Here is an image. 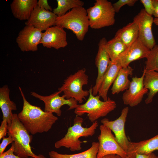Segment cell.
I'll return each instance as SVG.
<instances>
[{
  "label": "cell",
  "mask_w": 158,
  "mask_h": 158,
  "mask_svg": "<svg viewBox=\"0 0 158 158\" xmlns=\"http://www.w3.org/2000/svg\"><path fill=\"white\" fill-rule=\"evenodd\" d=\"M19 89L23 101L22 110L18 114L20 121L32 135L49 131L58 118L53 113L46 112L40 107L31 104L19 86Z\"/></svg>",
  "instance_id": "1"
},
{
  "label": "cell",
  "mask_w": 158,
  "mask_h": 158,
  "mask_svg": "<svg viewBox=\"0 0 158 158\" xmlns=\"http://www.w3.org/2000/svg\"><path fill=\"white\" fill-rule=\"evenodd\" d=\"M8 134L14 140V154L22 158H46L43 155H37L32 151L30 143L32 136L19 119L18 114H14L11 124L8 125Z\"/></svg>",
  "instance_id": "2"
},
{
  "label": "cell",
  "mask_w": 158,
  "mask_h": 158,
  "mask_svg": "<svg viewBox=\"0 0 158 158\" xmlns=\"http://www.w3.org/2000/svg\"><path fill=\"white\" fill-rule=\"evenodd\" d=\"M83 121L82 117L76 115L73 120V126L68 128L63 138L55 143V147L58 149L64 147L73 152L80 150L81 144L84 142L80 141V138L92 136L98 126L96 121L89 127L85 128L82 125Z\"/></svg>",
  "instance_id": "3"
},
{
  "label": "cell",
  "mask_w": 158,
  "mask_h": 158,
  "mask_svg": "<svg viewBox=\"0 0 158 158\" xmlns=\"http://www.w3.org/2000/svg\"><path fill=\"white\" fill-rule=\"evenodd\" d=\"M55 25L71 30L78 40L82 41L90 27L87 9L83 7L72 9L65 14L57 17Z\"/></svg>",
  "instance_id": "4"
},
{
  "label": "cell",
  "mask_w": 158,
  "mask_h": 158,
  "mask_svg": "<svg viewBox=\"0 0 158 158\" xmlns=\"http://www.w3.org/2000/svg\"><path fill=\"white\" fill-rule=\"evenodd\" d=\"M89 90L90 94L86 102L78 105L74 112L79 116L87 114L89 120L94 122L114 110L116 107V104L115 101L109 97L107 100L102 101L99 95H93L92 88L91 87Z\"/></svg>",
  "instance_id": "5"
},
{
  "label": "cell",
  "mask_w": 158,
  "mask_h": 158,
  "mask_svg": "<svg viewBox=\"0 0 158 158\" xmlns=\"http://www.w3.org/2000/svg\"><path fill=\"white\" fill-rule=\"evenodd\" d=\"M90 27L99 29L114 25L116 12L113 4L107 0H96L94 5L87 9Z\"/></svg>",
  "instance_id": "6"
},
{
  "label": "cell",
  "mask_w": 158,
  "mask_h": 158,
  "mask_svg": "<svg viewBox=\"0 0 158 158\" xmlns=\"http://www.w3.org/2000/svg\"><path fill=\"white\" fill-rule=\"evenodd\" d=\"M86 71V69L83 68L70 75L58 88L59 91L63 93L66 99L73 98L79 103H82L89 96V90L83 88V86L87 85L88 82V76Z\"/></svg>",
  "instance_id": "7"
},
{
  "label": "cell",
  "mask_w": 158,
  "mask_h": 158,
  "mask_svg": "<svg viewBox=\"0 0 158 158\" xmlns=\"http://www.w3.org/2000/svg\"><path fill=\"white\" fill-rule=\"evenodd\" d=\"M100 134L98 137L99 147L97 158H102L107 155L116 154L121 158H127L126 152L116 141L109 128L102 124L99 126Z\"/></svg>",
  "instance_id": "8"
},
{
  "label": "cell",
  "mask_w": 158,
  "mask_h": 158,
  "mask_svg": "<svg viewBox=\"0 0 158 158\" xmlns=\"http://www.w3.org/2000/svg\"><path fill=\"white\" fill-rule=\"evenodd\" d=\"M61 92L58 91L49 95L44 96L35 92H31V95L42 101L44 104V111L49 113H55L58 116H61V107L65 105L69 107L68 110L75 109L78 106L77 102L74 99H66L63 95L61 96L59 94Z\"/></svg>",
  "instance_id": "9"
},
{
  "label": "cell",
  "mask_w": 158,
  "mask_h": 158,
  "mask_svg": "<svg viewBox=\"0 0 158 158\" xmlns=\"http://www.w3.org/2000/svg\"><path fill=\"white\" fill-rule=\"evenodd\" d=\"M154 19L152 16L148 14L144 9L142 8L134 17L133 20L138 26L139 38L150 50L156 44L152 30Z\"/></svg>",
  "instance_id": "10"
},
{
  "label": "cell",
  "mask_w": 158,
  "mask_h": 158,
  "mask_svg": "<svg viewBox=\"0 0 158 158\" xmlns=\"http://www.w3.org/2000/svg\"><path fill=\"white\" fill-rule=\"evenodd\" d=\"M33 26L25 25L19 32L16 42L23 52L36 51L40 44L43 32Z\"/></svg>",
  "instance_id": "11"
},
{
  "label": "cell",
  "mask_w": 158,
  "mask_h": 158,
  "mask_svg": "<svg viewBox=\"0 0 158 158\" xmlns=\"http://www.w3.org/2000/svg\"><path fill=\"white\" fill-rule=\"evenodd\" d=\"M128 111V107H126L122 109L120 116L116 120L109 121L107 118H104L101 121L102 124L109 128L114 133L116 141L126 152L130 142L126 137L125 130Z\"/></svg>",
  "instance_id": "12"
},
{
  "label": "cell",
  "mask_w": 158,
  "mask_h": 158,
  "mask_svg": "<svg viewBox=\"0 0 158 158\" xmlns=\"http://www.w3.org/2000/svg\"><path fill=\"white\" fill-rule=\"evenodd\" d=\"M107 41L102 37L98 43V51L95 59V64L97 68L98 74L95 83L92 88V93L96 96L101 84L104 75L111 61L107 48Z\"/></svg>",
  "instance_id": "13"
},
{
  "label": "cell",
  "mask_w": 158,
  "mask_h": 158,
  "mask_svg": "<svg viewBox=\"0 0 158 158\" xmlns=\"http://www.w3.org/2000/svg\"><path fill=\"white\" fill-rule=\"evenodd\" d=\"M145 72L144 69L142 76L132 78L128 88L123 94L122 99L124 104L131 107L136 106L142 101L144 95L148 93V90L143 84Z\"/></svg>",
  "instance_id": "14"
},
{
  "label": "cell",
  "mask_w": 158,
  "mask_h": 158,
  "mask_svg": "<svg viewBox=\"0 0 158 158\" xmlns=\"http://www.w3.org/2000/svg\"><path fill=\"white\" fill-rule=\"evenodd\" d=\"M66 36V33L64 28L55 25L43 33L40 44L44 47L58 50L68 45Z\"/></svg>",
  "instance_id": "15"
},
{
  "label": "cell",
  "mask_w": 158,
  "mask_h": 158,
  "mask_svg": "<svg viewBox=\"0 0 158 158\" xmlns=\"http://www.w3.org/2000/svg\"><path fill=\"white\" fill-rule=\"evenodd\" d=\"M57 16L52 11H48L37 6L32 12L25 25L33 26L42 31L55 25Z\"/></svg>",
  "instance_id": "16"
},
{
  "label": "cell",
  "mask_w": 158,
  "mask_h": 158,
  "mask_svg": "<svg viewBox=\"0 0 158 158\" xmlns=\"http://www.w3.org/2000/svg\"><path fill=\"white\" fill-rule=\"evenodd\" d=\"M150 51V49L138 38L119 56L118 59L122 66L126 67L133 61L146 58Z\"/></svg>",
  "instance_id": "17"
},
{
  "label": "cell",
  "mask_w": 158,
  "mask_h": 158,
  "mask_svg": "<svg viewBox=\"0 0 158 158\" xmlns=\"http://www.w3.org/2000/svg\"><path fill=\"white\" fill-rule=\"evenodd\" d=\"M158 150V134L138 142H130L126 152L127 158H135L137 154H148Z\"/></svg>",
  "instance_id": "18"
},
{
  "label": "cell",
  "mask_w": 158,
  "mask_h": 158,
  "mask_svg": "<svg viewBox=\"0 0 158 158\" xmlns=\"http://www.w3.org/2000/svg\"><path fill=\"white\" fill-rule=\"evenodd\" d=\"M122 67L118 58L111 61L104 75L98 92V95L104 101L107 99L109 90L113 84L119 71Z\"/></svg>",
  "instance_id": "19"
},
{
  "label": "cell",
  "mask_w": 158,
  "mask_h": 158,
  "mask_svg": "<svg viewBox=\"0 0 158 158\" xmlns=\"http://www.w3.org/2000/svg\"><path fill=\"white\" fill-rule=\"evenodd\" d=\"M37 0H13L10 4L13 16L20 20H28L37 6Z\"/></svg>",
  "instance_id": "20"
},
{
  "label": "cell",
  "mask_w": 158,
  "mask_h": 158,
  "mask_svg": "<svg viewBox=\"0 0 158 158\" xmlns=\"http://www.w3.org/2000/svg\"><path fill=\"white\" fill-rule=\"evenodd\" d=\"M10 91L7 85L0 88V108L3 114V120H6L8 125L11 123L13 114L12 111L17 109L16 104L10 98Z\"/></svg>",
  "instance_id": "21"
},
{
  "label": "cell",
  "mask_w": 158,
  "mask_h": 158,
  "mask_svg": "<svg viewBox=\"0 0 158 158\" xmlns=\"http://www.w3.org/2000/svg\"><path fill=\"white\" fill-rule=\"evenodd\" d=\"M133 71L129 66L120 69L111 88L112 94H118L128 88L131 81L128 77L133 75Z\"/></svg>",
  "instance_id": "22"
},
{
  "label": "cell",
  "mask_w": 158,
  "mask_h": 158,
  "mask_svg": "<svg viewBox=\"0 0 158 158\" xmlns=\"http://www.w3.org/2000/svg\"><path fill=\"white\" fill-rule=\"evenodd\" d=\"M115 36L120 39L128 47L139 38V30L137 24L133 21L129 23L119 29Z\"/></svg>",
  "instance_id": "23"
},
{
  "label": "cell",
  "mask_w": 158,
  "mask_h": 158,
  "mask_svg": "<svg viewBox=\"0 0 158 158\" xmlns=\"http://www.w3.org/2000/svg\"><path fill=\"white\" fill-rule=\"evenodd\" d=\"M145 69L143 84L149 90L145 102L148 104L152 102L154 97L158 92V72Z\"/></svg>",
  "instance_id": "24"
},
{
  "label": "cell",
  "mask_w": 158,
  "mask_h": 158,
  "mask_svg": "<svg viewBox=\"0 0 158 158\" xmlns=\"http://www.w3.org/2000/svg\"><path fill=\"white\" fill-rule=\"evenodd\" d=\"M99 147V142H93L89 149L79 153L63 154L51 151L49 152V155L50 158H97Z\"/></svg>",
  "instance_id": "25"
},
{
  "label": "cell",
  "mask_w": 158,
  "mask_h": 158,
  "mask_svg": "<svg viewBox=\"0 0 158 158\" xmlns=\"http://www.w3.org/2000/svg\"><path fill=\"white\" fill-rule=\"evenodd\" d=\"M106 46L111 61L117 59L128 47L120 39L115 36L107 42Z\"/></svg>",
  "instance_id": "26"
},
{
  "label": "cell",
  "mask_w": 158,
  "mask_h": 158,
  "mask_svg": "<svg viewBox=\"0 0 158 158\" xmlns=\"http://www.w3.org/2000/svg\"><path fill=\"white\" fill-rule=\"evenodd\" d=\"M57 6L52 12L57 17L61 16L72 9L77 7H83L84 2L80 0H57Z\"/></svg>",
  "instance_id": "27"
},
{
  "label": "cell",
  "mask_w": 158,
  "mask_h": 158,
  "mask_svg": "<svg viewBox=\"0 0 158 158\" xmlns=\"http://www.w3.org/2000/svg\"><path fill=\"white\" fill-rule=\"evenodd\" d=\"M145 69L158 72V45L156 44L151 49L146 58Z\"/></svg>",
  "instance_id": "28"
},
{
  "label": "cell",
  "mask_w": 158,
  "mask_h": 158,
  "mask_svg": "<svg viewBox=\"0 0 158 158\" xmlns=\"http://www.w3.org/2000/svg\"><path fill=\"white\" fill-rule=\"evenodd\" d=\"M137 1V0H119L113 4V6L116 13H118L124 6L127 5L129 6H133Z\"/></svg>",
  "instance_id": "29"
},
{
  "label": "cell",
  "mask_w": 158,
  "mask_h": 158,
  "mask_svg": "<svg viewBox=\"0 0 158 158\" xmlns=\"http://www.w3.org/2000/svg\"><path fill=\"white\" fill-rule=\"evenodd\" d=\"M140 1L143 5L146 12L149 15L152 16L154 10L153 0H140Z\"/></svg>",
  "instance_id": "30"
},
{
  "label": "cell",
  "mask_w": 158,
  "mask_h": 158,
  "mask_svg": "<svg viewBox=\"0 0 158 158\" xmlns=\"http://www.w3.org/2000/svg\"><path fill=\"white\" fill-rule=\"evenodd\" d=\"M14 143H12L11 147L7 151L0 154V158H22L16 155L14 153Z\"/></svg>",
  "instance_id": "31"
},
{
  "label": "cell",
  "mask_w": 158,
  "mask_h": 158,
  "mask_svg": "<svg viewBox=\"0 0 158 158\" xmlns=\"http://www.w3.org/2000/svg\"><path fill=\"white\" fill-rule=\"evenodd\" d=\"M13 142V139L10 136H8L7 138H3L2 141L0 144V154L4 152V151L8 145Z\"/></svg>",
  "instance_id": "32"
},
{
  "label": "cell",
  "mask_w": 158,
  "mask_h": 158,
  "mask_svg": "<svg viewBox=\"0 0 158 158\" xmlns=\"http://www.w3.org/2000/svg\"><path fill=\"white\" fill-rule=\"evenodd\" d=\"M8 123L5 119H3L1 122L0 126V140L4 137L8 133Z\"/></svg>",
  "instance_id": "33"
},
{
  "label": "cell",
  "mask_w": 158,
  "mask_h": 158,
  "mask_svg": "<svg viewBox=\"0 0 158 158\" xmlns=\"http://www.w3.org/2000/svg\"><path fill=\"white\" fill-rule=\"evenodd\" d=\"M37 6L46 10L53 11L51 7L49 5L47 0H39L37 1Z\"/></svg>",
  "instance_id": "34"
},
{
  "label": "cell",
  "mask_w": 158,
  "mask_h": 158,
  "mask_svg": "<svg viewBox=\"0 0 158 158\" xmlns=\"http://www.w3.org/2000/svg\"><path fill=\"white\" fill-rule=\"evenodd\" d=\"M135 158H158V156L152 153L148 154H137Z\"/></svg>",
  "instance_id": "35"
},
{
  "label": "cell",
  "mask_w": 158,
  "mask_h": 158,
  "mask_svg": "<svg viewBox=\"0 0 158 158\" xmlns=\"http://www.w3.org/2000/svg\"><path fill=\"white\" fill-rule=\"evenodd\" d=\"M154 12L153 15L155 18H158V0H153Z\"/></svg>",
  "instance_id": "36"
},
{
  "label": "cell",
  "mask_w": 158,
  "mask_h": 158,
  "mask_svg": "<svg viewBox=\"0 0 158 158\" xmlns=\"http://www.w3.org/2000/svg\"><path fill=\"white\" fill-rule=\"evenodd\" d=\"M116 155L109 154L104 156L102 158H116Z\"/></svg>",
  "instance_id": "37"
},
{
  "label": "cell",
  "mask_w": 158,
  "mask_h": 158,
  "mask_svg": "<svg viewBox=\"0 0 158 158\" xmlns=\"http://www.w3.org/2000/svg\"><path fill=\"white\" fill-rule=\"evenodd\" d=\"M153 23L156 25L158 26V18H154Z\"/></svg>",
  "instance_id": "38"
},
{
  "label": "cell",
  "mask_w": 158,
  "mask_h": 158,
  "mask_svg": "<svg viewBox=\"0 0 158 158\" xmlns=\"http://www.w3.org/2000/svg\"><path fill=\"white\" fill-rule=\"evenodd\" d=\"M116 158H121L120 156L118 155H116Z\"/></svg>",
  "instance_id": "39"
}]
</instances>
